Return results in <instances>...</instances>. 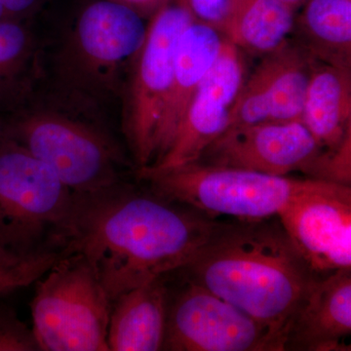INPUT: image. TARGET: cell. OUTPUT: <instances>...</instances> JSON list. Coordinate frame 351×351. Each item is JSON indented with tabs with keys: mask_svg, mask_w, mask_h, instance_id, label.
I'll return each instance as SVG.
<instances>
[{
	"mask_svg": "<svg viewBox=\"0 0 351 351\" xmlns=\"http://www.w3.org/2000/svg\"><path fill=\"white\" fill-rule=\"evenodd\" d=\"M223 223L119 184L75 195L60 247L86 258L113 302L126 291L184 269Z\"/></svg>",
	"mask_w": 351,
	"mask_h": 351,
	"instance_id": "6da1fadb",
	"label": "cell"
},
{
	"mask_svg": "<svg viewBox=\"0 0 351 351\" xmlns=\"http://www.w3.org/2000/svg\"><path fill=\"white\" fill-rule=\"evenodd\" d=\"M179 272L269 328L283 350L291 321L318 277L277 217L223 221Z\"/></svg>",
	"mask_w": 351,
	"mask_h": 351,
	"instance_id": "7a4b0ae2",
	"label": "cell"
},
{
	"mask_svg": "<svg viewBox=\"0 0 351 351\" xmlns=\"http://www.w3.org/2000/svg\"><path fill=\"white\" fill-rule=\"evenodd\" d=\"M147 29L143 16L119 2L85 4L64 34L53 62L61 98L96 112L123 96Z\"/></svg>",
	"mask_w": 351,
	"mask_h": 351,
	"instance_id": "3957f363",
	"label": "cell"
},
{
	"mask_svg": "<svg viewBox=\"0 0 351 351\" xmlns=\"http://www.w3.org/2000/svg\"><path fill=\"white\" fill-rule=\"evenodd\" d=\"M91 113L63 98L34 107L27 101L0 125L4 138L49 166L75 195H93L120 184L126 161L107 132L88 119Z\"/></svg>",
	"mask_w": 351,
	"mask_h": 351,
	"instance_id": "277c9868",
	"label": "cell"
},
{
	"mask_svg": "<svg viewBox=\"0 0 351 351\" xmlns=\"http://www.w3.org/2000/svg\"><path fill=\"white\" fill-rule=\"evenodd\" d=\"M152 193L211 218L257 221L278 216L295 196L324 182L193 162L167 170L137 169Z\"/></svg>",
	"mask_w": 351,
	"mask_h": 351,
	"instance_id": "5b68a950",
	"label": "cell"
},
{
	"mask_svg": "<svg viewBox=\"0 0 351 351\" xmlns=\"http://www.w3.org/2000/svg\"><path fill=\"white\" fill-rule=\"evenodd\" d=\"M75 195L17 143L0 142V249L31 255L59 247Z\"/></svg>",
	"mask_w": 351,
	"mask_h": 351,
	"instance_id": "8992f818",
	"label": "cell"
},
{
	"mask_svg": "<svg viewBox=\"0 0 351 351\" xmlns=\"http://www.w3.org/2000/svg\"><path fill=\"white\" fill-rule=\"evenodd\" d=\"M32 332L39 350L108 351L112 302L80 254H64L36 282Z\"/></svg>",
	"mask_w": 351,
	"mask_h": 351,
	"instance_id": "52a82bcc",
	"label": "cell"
},
{
	"mask_svg": "<svg viewBox=\"0 0 351 351\" xmlns=\"http://www.w3.org/2000/svg\"><path fill=\"white\" fill-rule=\"evenodd\" d=\"M195 20L184 0H166L152 14L123 93V130L138 169L151 165L172 82L178 43Z\"/></svg>",
	"mask_w": 351,
	"mask_h": 351,
	"instance_id": "ba28073f",
	"label": "cell"
},
{
	"mask_svg": "<svg viewBox=\"0 0 351 351\" xmlns=\"http://www.w3.org/2000/svg\"><path fill=\"white\" fill-rule=\"evenodd\" d=\"M168 291L162 350L284 351L279 339L241 309L182 274Z\"/></svg>",
	"mask_w": 351,
	"mask_h": 351,
	"instance_id": "9c48e42d",
	"label": "cell"
},
{
	"mask_svg": "<svg viewBox=\"0 0 351 351\" xmlns=\"http://www.w3.org/2000/svg\"><path fill=\"white\" fill-rule=\"evenodd\" d=\"M277 218L316 276L351 269V186L324 182L293 198Z\"/></svg>",
	"mask_w": 351,
	"mask_h": 351,
	"instance_id": "30bf717a",
	"label": "cell"
},
{
	"mask_svg": "<svg viewBox=\"0 0 351 351\" xmlns=\"http://www.w3.org/2000/svg\"><path fill=\"white\" fill-rule=\"evenodd\" d=\"M247 75L244 53L226 40L167 149L145 169L167 170L196 162L206 147L228 129L233 106Z\"/></svg>",
	"mask_w": 351,
	"mask_h": 351,
	"instance_id": "8fae6325",
	"label": "cell"
},
{
	"mask_svg": "<svg viewBox=\"0 0 351 351\" xmlns=\"http://www.w3.org/2000/svg\"><path fill=\"white\" fill-rule=\"evenodd\" d=\"M321 149L301 120L265 122L228 129L196 162L269 175H306Z\"/></svg>",
	"mask_w": 351,
	"mask_h": 351,
	"instance_id": "7c38bea8",
	"label": "cell"
},
{
	"mask_svg": "<svg viewBox=\"0 0 351 351\" xmlns=\"http://www.w3.org/2000/svg\"><path fill=\"white\" fill-rule=\"evenodd\" d=\"M315 62L293 38L263 56L253 73L247 75L228 129L265 122L302 121Z\"/></svg>",
	"mask_w": 351,
	"mask_h": 351,
	"instance_id": "4fadbf2b",
	"label": "cell"
},
{
	"mask_svg": "<svg viewBox=\"0 0 351 351\" xmlns=\"http://www.w3.org/2000/svg\"><path fill=\"white\" fill-rule=\"evenodd\" d=\"M351 269L314 279L291 321L284 350H350Z\"/></svg>",
	"mask_w": 351,
	"mask_h": 351,
	"instance_id": "5bb4252c",
	"label": "cell"
},
{
	"mask_svg": "<svg viewBox=\"0 0 351 351\" xmlns=\"http://www.w3.org/2000/svg\"><path fill=\"white\" fill-rule=\"evenodd\" d=\"M226 40L216 27L195 19L182 32L176 50L172 82L151 165L167 149L189 104L218 59Z\"/></svg>",
	"mask_w": 351,
	"mask_h": 351,
	"instance_id": "9a60e30c",
	"label": "cell"
},
{
	"mask_svg": "<svg viewBox=\"0 0 351 351\" xmlns=\"http://www.w3.org/2000/svg\"><path fill=\"white\" fill-rule=\"evenodd\" d=\"M168 288L163 277L126 291L112 302L108 350H162Z\"/></svg>",
	"mask_w": 351,
	"mask_h": 351,
	"instance_id": "2e32d148",
	"label": "cell"
},
{
	"mask_svg": "<svg viewBox=\"0 0 351 351\" xmlns=\"http://www.w3.org/2000/svg\"><path fill=\"white\" fill-rule=\"evenodd\" d=\"M302 122L323 149H335L351 134V69L315 62Z\"/></svg>",
	"mask_w": 351,
	"mask_h": 351,
	"instance_id": "e0dca14e",
	"label": "cell"
},
{
	"mask_svg": "<svg viewBox=\"0 0 351 351\" xmlns=\"http://www.w3.org/2000/svg\"><path fill=\"white\" fill-rule=\"evenodd\" d=\"M293 36L316 62L351 69V0H306Z\"/></svg>",
	"mask_w": 351,
	"mask_h": 351,
	"instance_id": "ac0fdd59",
	"label": "cell"
},
{
	"mask_svg": "<svg viewBox=\"0 0 351 351\" xmlns=\"http://www.w3.org/2000/svg\"><path fill=\"white\" fill-rule=\"evenodd\" d=\"M295 15L280 0H235L221 34L242 52L263 57L293 38Z\"/></svg>",
	"mask_w": 351,
	"mask_h": 351,
	"instance_id": "d6986e66",
	"label": "cell"
},
{
	"mask_svg": "<svg viewBox=\"0 0 351 351\" xmlns=\"http://www.w3.org/2000/svg\"><path fill=\"white\" fill-rule=\"evenodd\" d=\"M38 54L27 21L0 23V114L10 115L31 99Z\"/></svg>",
	"mask_w": 351,
	"mask_h": 351,
	"instance_id": "ffe728a7",
	"label": "cell"
},
{
	"mask_svg": "<svg viewBox=\"0 0 351 351\" xmlns=\"http://www.w3.org/2000/svg\"><path fill=\"white\" fill-rule=\"evenodd\" d=\"M63 255V252L55 249L31 255H17L0 249V295L36 283Z\"/></svg>",
	"mask_w": 351,
	"mask_h": 351,
	"instance_id": "44dd1931",
	"label": "cell"
},
{
	"mask_svg": "<svg viewBox=\"0 0 351 351\" xmlns=\"http://www.w3.org/2000/svg\"><path fill=\"white\" fill-rule=\"evenodd\" d=\"M306 178L351 186V134L331 149H321Z\"/></svg>",
	"mask_w": 351,
	"mask_h": 351,
	"instance_id": "7402d4cb",
	"label": "cell"
},
{
	"mask_svg": "<svg viewBox=\"0 0 351 351\" xmlns=\"http://www.w3.org/2000/svg\"><path fill=\"white\" fill-rule=\"evenodd\" d=\"M32 328L11 307L0 306V351H38Z\"/></svg>",
	"mask_w": 351,
	"mask_h": 351,
	"instance_id": "603a6c76",
	"label": "cell"
},
{
	"mask_svg": "<svg viewBox=\"0 0 351 351\" xmlns=\"http://www.w3.org/2000/svg\"><path fill=\"white\" fill-rule=\"evenodd\" d=\"M193 18L219 32L230 18L235 0H184Z\"/></svg>",
	"mask_w": 351,
	"mask_h": 351,
	"instance_id": "cb8c5ba5",
	"label": "cell"
},
{
	"mask_svg": "<svg viewBox=\"0 0 351 351\" xmlns=\"http://www.w3.org/2000/svg\"><path fill=\"white\" fill-rule=\"evenodd\" d=\"M43 0H0V23L27 21Z\"/></svg>",
	"mask_w": 351,
	"mask_h": 351,
	"instance_id": "d4e9b609",
	"label": "cell"
},
{
	"mask_svg": "<svg viewBox=\"0 0 351 351\" xmlns=\"http://www.w3.org/2000/svg\"><path fill=\"white\" fill-rule=\"evenodd\" d=\"M113 1L130 7L145 18L147 16L151 17L166 0H113Z\"/></svg>",
	"mask_w": 351,
	"mask_h": 351,
	"instance_id": "484cf974",
	"label": "cell"
},
{
	"mask_svg": "<svg viewBox=\"0 0 351 351\" xmlns=\"http://www.w3.org/2000/svg\"><path fill=\"white\" fill-rule=\"evenodd\" d=\"M280 1L292 8L293 10L298 11L306 3V0H280Z\"/></svg>",
	"mask_w": 351,
	"mask_h": 351,
	"instance_id": "4316f807",
	"label": "cell"
},
{
	"mask_svg": "<svg viewBox=\"0 0 351 351\" xmlns=\"http://www.w3.org/2000/svg\"><path fill=\"white\" fill-rule=\"evenodd\" d=\"M2 140V131H1V125H0V142Z\"/></svg>",
	"mask_w": 351,
	"mask_h": 351,
	"instance_id": "83f0119b",
	"label": "cell"
}]
</instances>
